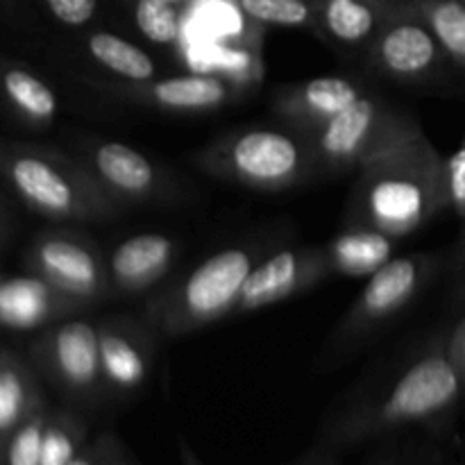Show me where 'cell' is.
<instances>
[{
  "label": "cell",
  "mask_w": 465,
  "mask_h": 465,
  "mask_svg": "<svg viewBox=\"0 0 465 465\" xmlns=\"http://www.w3.org/2000/svg\"><path fill=\"white\" fill-rule=\"evenodd\" d=\"M450 209L448 157L420 121L400 109L393 125L357 171L345 227H372L404 239Z\"/></svg>",
  "instance_id": "6da1fadb"
},
{
  "label": "cell",
  "mask_w": 465,
  "mask_h": 465,
  "mask_svg": "<svg viewBox=\"0 0 465 465\" xmlns=\"http://www.w3.org/2000/svg\"><path fill=\"white\" fill-rule=\"evenodd\" d=\"M465 381L448 350V331L366 381L330 418L322 431L327 448H350L413 425H439L459 407Z\"/></svg>",
  "instance_id": "7a4b0ae2"
},
{
  "label": "cell",
  "mask_w": 465,
  "mask_h": 465,
  "mask_svg": "<svg viewBox=\"0 0 465 465\" xmlns=\"http://www.w3.org/2000/svg\"><path fill=\"white\" fill-rule=\"evenodd\" d=\"M0 171L5 189L18 203L53 223L112 221L125 209L77 154L53 145L7 139L0 148Z\"/></svg>",
  "instance_id": "3957f363"
},
{
  "label": "cell",
  "mask_w": 465,
  "mask_h": 465,
  "mask_svg": "<svg viewBox=\"0 0 465 465\" xmlns=\"http://www.w3.org/2000/svg\"><path fill=\"white\" fill-rule=\"evenodd\" d=\"M275 250L272 236L248 239L209 254L150 298L145 321L163 339H180L234 313L250 272Z\"/></svg>",
  "instance_id": "277c9868"
},
{
  "label": "cell",
  "mask_w": 465,
  "mask_h": 465,
  "mask_svg": "<svg viewBox=\"0 0 465 465\" xmlns=\"http://www.w3.org/2000/svg\"><path fill=\"white\" fill-rule=\"evenodd\" d=\"M193 163L209 177L272 193L321 177L312 136L286 125L227 132L200 148Z\"/></svg>",
  "instance_id": "5b68a950"
},
{
  "label": "cell",
  "mask_w": 465,
  "mask_h": 465,
  "mask_svg": "<svg viewBox=\"0 0 465 465\" xmlns=\"http://www.w3.org/2000/svg\"><path fill=\"white\" fill-rule=\"evenodd\" d=\"M439 268L440 259L436 254L413 252L393 257L386 266L372 272L325 343V352L321 354L322 366H330L334 359L361 348L372 334L407 312L430 286Z\"/></svg>",
  "instance_id": "8992f818"
},
{
  "label": "cell",
  "mask_w": 465,
  "mask_h": 465,
  "mask_svg": "<svg viewBox=\"0 0 465 465\" xmlns=\"http://www.w3.org/2000/svg\"><path fill=\"white\" fill-rule=\"evenodd\" d=\"M27 359L75 407H95L109 395L100 361L98 322L66 318L44 327L27 345Z\"/></svg>",
  "instance_id": "52a82bcc"
},
{
  "label": "cell",
  "mask_w": 465,
  "mask_h": 465,
  "mask_svg": "<svg viewBox=\"0 0 465 465\" xmlns=\"http://www.w3.org/2000/svg\"><path fill=\"white\" fill-rule=\"evenodd\" d=\"M77 148V157L123 207H166L184 200V184L180 177L125 141L86 136Z\"/></svg>",
  "instance_id": "ba28073f"
},
{
  "label": "cell",
  "mask_w": 465,
  "mask_h": 465,
  "mask_svg": "<svg viewBox=\"0 0 465 465\" xmlns=\"http://www.w3.org/2000/svg\"><path fill=\"white\" fill-rule=\"evenodd\" d=\"M23 266L84 307L103 302L112 295L107 257L84 232L68 227L44 230L23 252Z\"/></svg>",
  "instance_id": "9c48e42d"
},
{
  "label": "cell",
  "mask_w": 465,
  "mask_h": 465,
  "mask_svg": "<svg viewBox=\"0 0 465 465\" xmlns=\"http://www.w3.org/2000/svg\"><path fill=\"white\" fill-rule=\"evenodd\" d=\"M400 107L377 94H366L312 136L318 175L339 177L361 168L393 125Z\"/></svg>",
  "instance_id": "30bf717a"
},
{
  "label": "cell",
  "mask_w": 465,
  "mask_h": 465,
  "mask_svg": "<svg viewBox=\"0 0 465 465\" xmlns=\"http://www.w3.org/2000/svg\"><path fill=\"white\" fill-rule=\"evenodd\" d=\"M445 50L420 12H391L389 21L368 48V66L395 82H425L440 71Z\"/></svg>",
  "instance_id": "8fae6325"
},
{
  "label": "cell",
  "mask_w": 465,
  "mask_h": 465,
  "mask_svg": "<svg viewBox=\"0 0 465 465\" xmlns=\"http://www.w3.org/2000/svg\"><path fill=\"white\" fill-rule=\"evenodd\" d=\"M331 275L325 245H300V248H277L259 262L250 272L241 298L232 316L252 313L272 307L282 300L316 289Z\"/></svg>",
  "instance_id": "7c38bea8"
},
{
  "label": "cell",
  "mask_w": 465,
  "mask_h": 465,
  "mask_svg": "<svg viewBox=\"0 0 465 465\" xmlns=\"http://www.w3.org/2000/svg\"><path fill=\"white\" fill-rule=\"evenodd\" d=\"M366 94L371 89L357 77L322 75L280 86L272 94L271 109L282 125L313 136Z\"/></svg>",
  "instance_id": "4fadbf2b"
},
{
  "label": "cell",
  "mask_w": 465,
  "mask_h": 465,
  "mask_svg": "<svg viewBox=\"0 0 465 465\" xmlns=\"http://www.w3.org/2000/svg\"><path fill=\"white\" fill-rule=\"evenodd\" d=\"M98 336L107 391L112 395L136 393L153 372L159 331L148 321L114 316L98 322Z\"/></svg>",
  "instance_id": "5bb4252c"
},
{
  "label": "cell",
  "mask_w": 465,
  "mask_h": 465,
  "mask_svg": "<svg viewBox=\"0 0 465 465\" xmlns=\"http://www.w3.org/2000/svg\"><path fill=\"white\" fill-rule=\"evenodd\" d=\"M180 241L163 232L127 236L107 254L112 295H141L157 286L180 257Z\"/></svg>",
  "instance_id": "9a60e30c"
},
{
  "label": "cell",
  "mask_w": 465,
  "mask_h": 465,
  "mask_svg": "<svg viewBox=\"0 0 465 465\" xmlns=\"http://www.w3.org/2000/svg\"><path fill=\"white\" fill-rule=\"evenodd\" d=\"M80 309L86 307L30 271L7 277L0 284V322L5 330H39L66 321Z\"/></svg>",
  "instance_id": "2e32d148"
},
{
  "label": "cell",
  "mask_w": 465,
  "mask_h": 465,
  "mask_svg": "<svg viewBox=\"0 0 465 465\" xmlns=\"http://www.w3.org/2000/svg\"><path fill=\"white\" fill-rule=\"evenodd\" d=\"M239 86L213 73L157 77L143 84H127L125 94L139 103L173 114L213 112L232 103Z\"/></svg>",
  "instance_id": "e0dca14e"
},
{
  "label": "cell",
  "mask_w": 465,
  "mask_h": 465,
  "mask_svg": "<svg viewBox=\"0 0 465 465\" xmlns=\"http://www.w3.org/2000/svg\"><path fill=\"white\" fill-rule=\"evenodd\" d=\"M48 407L39 384V372L30 359L5 345L0 352V440H7L32 413Z\"/></svg>",
  "instance_id": "ac0fdd59"
},
{
  "label": "cell",
  "mask_w": 465,
  "mask_h": 465,
  "mask_svg": "<svg viewBox=\"0 0 465 465\" xmlns=\"http://www.w3.org/2000/svg\"><path fill=\"white\" fill-rule=\"evenodd\" d=\"M318 27L343 48H371L389 21L381 0H318Z\"/></svg>",
  "instance_id": "d6986e66"
},
{
  "label": "cell",
  "mask_w": 465,
  "mask_h": 465,
  "mask_svg": "<svg viewBox=\"0 0 465 465\" xmlns=\"http://www.w3.org/2000/svg\"><path fill=\"white\" fill-rule=\"evenodd\" d=\"M398 239L372 227H345L325 245L331 272L371 277L393 259Z\"/></svg>",
  "instance_id": "ffe728a7"
},
{
  "label": "cell",
  "mask_w": 465,
  "mask_h": 465,
  "mask_svg": "<svg viewBox=\"0 0 465 465\" xmlns=\"http://www.w3.org/2000/svg\"><path fill=\"white\" fill-rule=\"evenodd\" d=\"M3 95L7 107L27 127H48L57 118V94L21 62H3Z\"/></svg>",
  "instance_id": "44dd1931"
},
{
  "label": "cell",
  "mask_w": 465,
  "mask_h": 465,
  "mask_svg": "<svg viewBox=\"0 0 465 465\" xmlns=\"http://www.w3.org/2000/svg\"><path fill=\"white\" fill-rule=\"evenodd\" d=\"M84 50L91 62L125 84H143L159 77L154 59L143 48L114 32H91L84 39Z\"/></svg>",
  "instance_id": "7402d4cb"
},
{
  "label": "cell",
  "mask_w": 465,
  "mask_h": 465,
  "mask_svg": "<svg viewBox=\"0 0 465 465\" xmlns=\"http://www.w3.org/2000/svg\"><path fill=\"white\" fill-rule=\"evenodd\" d=\"M89 425L68 407L50 409L41 443V465H71L84 450Z\"/></svg>",
  "instance_id": "603a6c76"
},
{
  "label": "cell",
  "mask_w": 465,
  "mask_h": 465,
  "mask_svg": "<svg viewBox=\"0 0 465 465\" xmlns=\"http://www.w3.org/2000/svg\"><path fill=\"white\" fill-rule=\"evenodd\" d=\"M418 12L430 23L448 59L465 68V0H422Z\"/></svg>",
  "instance_id": "cb8c5ba5"
},
{
  "label": "cell",
  "mask_w": 465,
  "mask_h": 465,
  "mask_svg": "<svg viewBox=\"0 0 465 465\" xmlns=\"http://www.w3.org/2000/svg\"><path fill=\"white\" fill-rule=\"evenodd\" d=\"M239 7L262 25L302 27L321 35L316 5L309 0H239Z\"/></svg>",
  "instance_id": "d4e9b609"
},
{
  "label": "cell",
  "mask_w": 465,
  "mask_h": 465,
  "mask_svg": "<svg viewBox=\"0 0 465 465\" xmlns=\"http://www.w3.org/2000/svg\"><path fill=\"white\" fill-rule=\"evenodd\" d=\"M136 27L145 39L159 45H173L182 36L180 14L175 5L166 0H136L134 5Z\"/></svg>",
  "instance_id": "484cf974"
},
{
  "label": "cell",
  "mask_w": 465,
  "mask_h": 465,
  "mask_svg": "<svg viewBox=\"0 0 465 465\" xmlns=\"http://www.w3.org/2000/svg\"><path fill=\"white\" fill-rule=\"evenodd\" d=\"M50 407L39 409L32 413L23 425L14 430L3 443L5 465H41V443H44L45 420H48Z\"/></svg>",
  "instance_id": "4316f807"
},
{
  "label": "cell",
  "mask_w": 465,
  "mask_h": 465,
  "mask_svg": "<svg viewBox=\"0 0 465 465\" xmlns=\"http://www.w3.org/2000/svg\"><path fill=\"white\" fill-rule=\"evenodd\" d=\"M48 12L66 27H82L95 16L98 0H44Z\"/></svg>",
  "instance_id": "83f0119b"
},
{
  "label": "cell",
  "mask_w": 465,
  "mask_h": 465,
  "mask_svg": "<svg viewBox=\"0 0 465 465\" xmlns=\"http://www.w3.org/2000/svg\"><path fill=\"white\" fill-rule=\"evenodd\" d=\"M448 191L450 209H454L461 223H465V145L448 157Z\"/></svg>",
  "instance_id": "f1b7e54d"
},
{
  "label": "cell",
  "mask_w": 465,
  "mask_h": 465,
  "mask_svg": "<svg viewBox=\"0 0 465 465\" xmlns=\"http://www.w3.org/2000/svg\"><path fill=\"white\" fill-rule=\"evenodd\" d=\"M98 445H100V459H103V465H134L130 461L127 450L123 448V443L114 434H100Z\"/></svg>",
  "instance_id": "f546056e"
},
{
  "label": "cell",
  "mask_w": 465,
  "mask_h": 465,
  "mask_svg": "<svg viewBox=\"0 0 465 465\" xmlns=\"http://www.w3.org/2000/svg\"><path fill=\"white\" fill-rule=\"evenodd\" d=\"M448 350L465 381V318H461L452 330H448Z\"/></svg>",
  "instance_id": "4dcf8cb0"
},
{
  "label": "cell",
  "mask_w": 465,
  "mask_h": 465,
  "mask_svg": "<svg viewBox=\"0 0 465 465\" xmlns=\"http://www.w3.org/2000/svg\"><path fill=\"white\" fill-rule=\"evenodd\" d=\"M71 465H103V459H100V445L98 439L94 443H86L84 450L73 459Z\"/></svg>",
  "instance_id": "1f68e13d"
},
{
  "label": "cell",
  "mask_w": 465,
  "mask_h": 465,
  "mask_svg": "<svg viewBox=\"0 0 465 465\" xmlns=\"http://www.w3.org/2000/svg\"><path fill=\"white\" fill-rule=\"evenodd\" d=\"M457 302L465 307V262L459 266V284H457Z\"/></svg>",
  "instance_id": "d6a6232c"
},
{
  "label": "cell",
  "mask_w": 465,
  "mask_h": 465,
  "mask_svg": "<svg viewBox=\"0 0 465 465\" xmlns=\"http://www.w3.org/2000/svg\"><path fill=\"white\" fill-rule=\"evenodd\" d=\"M300 465H336V463H334V459H331V457H327V454L318 452V454H312V457L304 459V461L300 463Z\"/></svg>",
  "instance_id": "836d02e7"
},
{
  "label": "cell",
  "mask_w": 465,
  "mask_h": 465,
  "mask_svg": "<svg viewBox=\"0 0 465 465\" xmlns=\"http://www.w3.org/2000/svg\"><path fill=\"white\" fill-rule=\"evenodd\" d=\"M180 454H182V459H184V465H203L198 459H195V454L191 452L189 445H186L184 440H180Z\"/></svg>",
  "instance_id": "e575fe53"
},
{
  "label": "cell",
  "mask_w": 465,
  "mask_h": 465,
  "mask_svg": "<svg viewBox=\"0 0 465 465\" xmlns=\"http://www.w3.org/2000/svg\"><path fill=\"white\" fill-rule=\"evenodd\" d=\"M463 262H465V223H463L461 236H459V243H457V266H461Z\"/></svg>",
  "instance_id": "d590c367"
},
{
  "label": "cell",
  "mask_w": 465,
  "mask_h": 465,
  "mask_svg": "<svg viewBox=\"0 0 465 465\" xmlns=\"http://www.w3.org/2000/svg\"><path fill=\"white\" fill-rule=\"evenodd\" d=\"M166 3H173V5H182V3H189V0H166Z\"/></svg>",
  "instance_id": "8d00e7d4"
},
{
  "label": "cell",
  "mask_w": 465,
  "mask_h": 465,
  "mask_svg": "<svg viewBox=\"0 0 465 465\" xmlns=\"http://www.w3.org/2000/svg\"><path fill=\"white\" fill-rule=\"evenodd\" d=\"M463 145H465V139H463Z\"/></svg>",
  "instance_id": "74e56055"
}]
</instances>
